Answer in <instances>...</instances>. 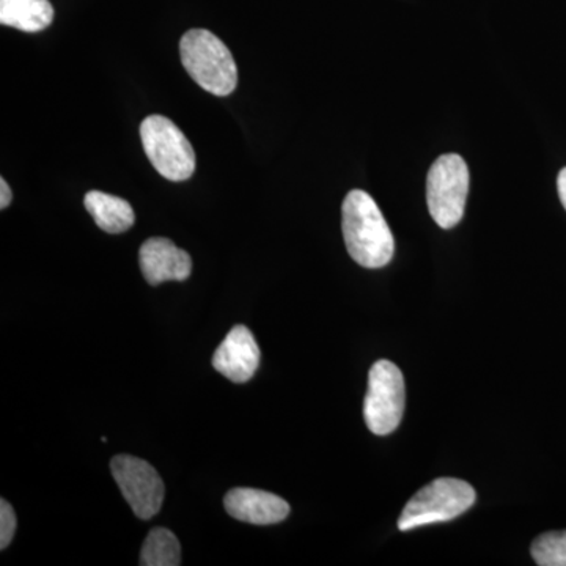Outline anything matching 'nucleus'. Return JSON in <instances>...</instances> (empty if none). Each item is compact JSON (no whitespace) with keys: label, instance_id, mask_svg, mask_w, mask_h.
I'll use <instances>...</instances> for the list:
<instances>
[{"label":"nucleus","instance_id":"1a4fd4ad","mask_svg":"<svg viewBox=\"0 0 566 566\" xmlns=\"http://www.w3.org/2000/svg\"><path fill=\"white\" fill-rule=\"evenodd\" d=\"M142 275L150 285L163 282H182L192 273V260L188 252L178 249L167 238H150L139 252Z\"/></svg>","mask_w":566,"mask_h":566},{"label":"nucleus","instance_id":"4468645a","mask_svg":"<svg viewBox=\"0 0 566 566\" xmlns=\"http://www.w3.org/2000/svg\"><path fill=\"white\" fill-rule=\"evenodd\" d=\"M532 557L539 566H566V531L546 532L532 543Z\"/></svg>","mask_w":566,"mask_h":566},{"label":"nucleus","instance_id":"9d476101","mask_svg":"<svg viewBox=\"0 0 566 566\" xmlns=\"http://www.w3.org/2000/svg\"><path fill=\"white\" fill-rule=\"evenodd\" d=\"M227 513L241 523L271 526L290 515L289 502L268 491L253 488H233L223 497Z\"/></svg>","mask_w":566,"mask_h":566},{"label":"nucleus","instance_id":"f8f14e48","mask_svg":"<svg viewBox=\"0 0 566 566\" xmlns=\"http://www.w3.org/2000/svg\"><path fill=\"white\" fill-rule=\"evenodd\" d=\"M54 9L50 0H0V22L22 32H41L50 28Z\"/></svg>","mask_w":566,"mask_h":566},{"label":"nucleus","instance_id":"f3484780","mask_svg":"<svg viewBox=\"0 0 566 566\" xmlns=\"http://www.w3.org/2000/svg\"><path fill=\"white\" fill-rule=\"evenodd\" d=\"M557 191L558 197H560V202L562 205H564V208L566 210V167L565 169L560 170V174H558Z\"/></svg>","mask_w":566,"mask_h":566},{"label":"nucleus","instance_id":"6e6552de","mask_svg":"<svg viewBox=\"0 0 566 566\" xmlns=\"http://www.w3.org/2000/svg\"><path fill=\"white\" fill-rule=\"evenodd\" d=\"M260 346L249 327L234 326L212 356V367L230 381L243 385L259 370Z\"/></svg>","mask_w":566,"mask_h":566},{"label":"nucleus","instance_id":"dca6fc26","mask_svg":"<svg viewBox=\"0 0 566 566\" xmlns=\"http://www.w3.org/2000/svg\"><path fill=\"white\" fill-rule=\"evenodd\" d=\"M11 189L9 182L6 181V178H0V208L6 210L7 207L11 203Z\"/></svg>","mask_w":566,"mask_h":566},{"label":"nucleus","instance_id":"7ed1b4c3","mask_svg":"<svg viewBox=\"0 0 566 566\" xmlns=\"http://www.w3.org/2000/svg\"><path fill=\"white\" fill-rule=\"evenodd\" d=\"M475 501L474 488L464 480L436 479L409 499L398 517V528L408 532L430 524L449 523L468 512Z\"/></svg>","mask_w":566,"mask_h":566},{"label":"nucleus","instance_id":"f03ea898","mask_svg":"<svg viewBox=\"0 0 566 566\" xmlns=\"http://www.w3.org/2000/svg\"><path fill=\"white\" fill-rule=\"evenodd\" d=\"M181 63L203 91L229 96L238 85V69L232 52L214 33L205 29L186 32L180 41Z\"/></svg>","mask_w":566,"mask_h":566},{"label":"nucleus","instance_id":"f257e3e1","mask_svg":"<svg viewBox=\"0 0 566 566\" xmlns=\"http://www.w3.org/2000/svg\"><path fill=\"white\" fill-rule=\"evenodd\" d=\"M342 230L346 251L360 266L379 270L392 260L394 234L378 205L367 192L354 189L345 197Z\"/></svg>","mask_w":566,"mask_h":566},{"label":"nucleus","instance_id":"20e7f679","mask_svg":"<svg viewBox=\"0 0 566 566\" xmlns=\"http://www.w3.org/2000/svg\"><path fill=\"white\" fill-rule=\"evenodd\" d=\"M145 155L156 172L170 181L189 180L196 172V151L181 129L164 115H150L140 125Z\"/></svg>","mask_w":566,"mask_h":566},{"label":"nucleus","instance_id":"39448f33","mask_svg":"<svg viewBox=\"0 0 566 566\" xmlns=\"http://www.w3.org/2000/svg\"><path fill=\"white\" fill-rule=\"evenodd\" d=\"M469 181L468 164L455 153L442 155L430 167L427 177L428 210L441 229H453L463 219Z\"/></svg>","mask_w":566,"mask_h":566},{"label":"nucleus","instance_id":"ddd939ff","mask_svg":"<svg viewBox=\"0 0 566 566\" xmlns=\"http://www.w3.org/2000/svg\"><path fill=\"white\" fill-rule=\"evenodd\" d=\"M142 566L181 565V546L177 536L164 527L150 531L140 553Z\"/></svg>","mask_w":566,"mask_h":566},{"label":"nucleus","instance_id":"0eeeda50","mask_svg":"<svg viewBox=\"0 0 566 566\" xmlns=\"http://www.w3.org/2000/svg\"><path fill=\"white\" fill-rule=\"evenodd\" d=\"M111 471L134 515L150 520L164 501V482L150 463L132 455L112 458Z\"/></svg>","mask_w":566,"mask_h":566},{"label":"nucleus","instance_id":"9b49d317","mask_svg":"<svg viewBox=\"0 0 566 566\" xmlns=\"http://www.w3.org/2000/svg\"><path fill=\"white\" fill-rule=\"evenodd\" d=\"M85 208L91 212L93 221L111 234L125 233L136 222V214L129 202L122 197L111 196L102 191L87 192L84 199Z\"/></svg>","mask_w":566,"mask_h":566},{"label":"nucleus","instance_id":"2eb2a0df","mask_svg":"<svg viewBox=\"0 0 566 566\" xmlns=\"http://www.w3.org/2000/svg\"><path fill=\"white\" fill-rule=\"evenodd\" d=\"M18 521L13 506L2 499L0 501V549H7L17 532Z\"/></svg>","mask_w":566,"mask_h":566},{"label":"nucleus","instance_id":"423d86ee","mask_svg":"<svg viewBox=\"0 0 566 566\" xmlns=\"http://www.w3.org/2000/svg\"><path fill=\"white\" fill-rule=\"evenodd\" d=\"M405 400V378L400 368L386 359L371 365L364 400V420L368 430L376 436L394 433L403 419Z\"/></svg>","mask_w":566,"mask_h":566}]
</instances>
